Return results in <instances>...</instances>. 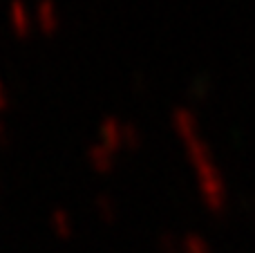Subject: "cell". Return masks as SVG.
<instances>
[{"label": "cell", "instance_id": "cell-12", "mask_svg": "<svg viewBox=\"0 0 255 253\" xmlns=\"http://www.w3.org/2000/svg\"><path fill=\"white\" fill-rule=\"evenodd\" d=\"M9 108V90L7 85L0 81V112H4Z\"/></svg>", "mask_w": 255, "mask_h": 253}, {"label": "cell", "instance_id": "cell-9", "mask_svg": "<svg viewBox=\"0 0 255 253\" xmlns=\"http://www.w3.org/2000/svg\"><path fill=\"white\" fill-rule=\"evenodd\" d=\"M181 253H213L211 245L204 240L197 233H188V236L181 240Z\"/></svg>", "mask_w": 255, "mask_h": 253}, {"label": "cell", "instance_id": "cell-13", "mask_svg": "<svg viewBox=\"0 0 255 253\" xmlns=\"http://www.w3.org/2000/svg\"><path fill=\"white\" fill-rule=\"evenodd\" d=\"M9 137H11V132H9V128H7V124L4 121H0V143H9Z\"/></svg>", "mask_w": 255, "mask_h": 253}, {"label": "cell", "instance_id": "cell-10", "mask_svg": "<svg viewBox=\"0 0 255 253\" xmlns=\"http://www.w3.org/2000/svg\"><path fill=\"white\" fill-rule=\"evenodd\" d=\"M141 143V132L136 128V124L132 121H126L124 124V146L126 148H136Z\"/></svg>", "mask_w": 255, "mask_h": 253}, {"label": "cell", "instance_id": "cell-1", "mask_svg": "<svg viewBox=\"0 0 255 253\" xmlns=\"http://www.w3.org/2000/svg\"><path fill=\"white\" fill-rule=\"evenodd\" d=\"M184 146H186V155H188L190 164L195 168V177H197V186H199V193H202L204 204L208 206V211L220 213L226 204V186H224L220 168L213 161L211 148L202 139V134L186 141Z\"/></svg>", "mask_w": 255, "mask_h": 253}, {"label": "cell", "instance_id": "cell-6", "mask_svg": "<svg viewBox=\"0 0 255 253\" xmlns=\"http://www.w3.org/2000/svg\"><path fill=\"white\" fill-rule=\"evenodd\" d=\"M88 164L97 175H108L115 168V152L97 141L88 148Z\"/></svg>", "mask_w": 255, "mask_h": 253}, {"label": "cell", "instance_id": "cell-7", "mask_svg": "<svg viewBox=\"0 0 255 253\" xmlns=\"http://www.w3.org/2000/svg\"><path fill=\"white\" fill-rule=\"evenodd\" d=\"M49 224H52L54 236L61 238V240H67V238L74 233V222H72V215L67 213L65 209H54L52 218H49Z\"/></svg>", "mask_w": 255, "mask_h": 253}, {"label": "cell", "instance_id": "cell-4", "mask_svg": "<svg viewBox=\"0 0 255 253\" xmlns=\"http://www.w3.org/2000/svg\"><path fill=\"white\" fill-rule=\"evenodd\" d=\"M170 121H172V128H175L177 137H179L184 143L190 141V139H195V137H199L197 117H195L188 108H175Z\"/></svg>", "mask_w": 255, "mask_h": 253}, {"label": "cell", "instance_id": "cell-11", "mask_svg": "<svg viewBox=\"0 0 255 253\" xmlns=\"http://www.w3.org/2000/svg\"><path fill=\"white\" fill-rule=\"evenodd\" d=\"M159 247H161V253H181V242L170 233H163Z\"/></svg>", "mask_w": 255, "mask_h": 253}, {"label": "cell", "instance_id": "cell-3", "mask_svg": "<svg viewBox=\"0 0 255 253\" xmlns=\"http://www.w3.org/2000/svg\"><path fill=\"white\" fill-rule=\"evenodd\" d=\"M7 18L9 25H11L13 34L20 36V38H27L34 29V13L27 9V4L22 0H11L7 9Z\"/></svg>", "mask_w": 255, "mask_h": 253}, {"label": "cell", "instance_id": "cell-2", "mask_svg": "<svg viewBox=\"0 0 255 253\" xmlns=\"http://www.w3.org/2000/svg\"><path fill=\"white\" fill-rule=\"evenodd\" d=\"M34 25L43 31L45 36L56 34V29L61 27V13L54 0H38L34 9Z\"/></svg>", "mask_w": 255, "mask_h": 253}, {"label": "cell", "instance_id": "cell-5", "mask_svg": "<svg viewBox=\"0 0 255 253\" xmlns=\"http://www.w3.org/2000/svg\"><path fill=\"white\" fill-rule=\"evenodd\" d=\"M99 143L110 148L112 152L124 148V124L119 119H115V117L103 119L101 126H99Z\"/></svg>", "mask_w": 255, "mask_h": 253}, {"label": "cell", "instance_id": "cell-8", "mask_svg": "<svg viewBox=\"0 0 255 253\" xmlns=\"http://www.w3.org/2000/svg\"><path fill=\"white\" fill-rule=\"evenodd\" d=\"M94 206H97L99 218H101L106 224H112L117 220V202H115V197H110L108 193H101V195H97V200H94Z\"/></svg>", "mask_w": 255, "mask_h": 253}]
</instances>
